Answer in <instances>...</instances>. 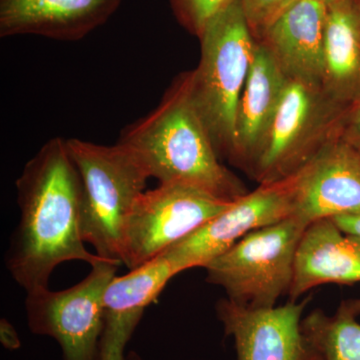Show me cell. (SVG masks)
Listing matches in <instances>:
<instances>
[{"instance_id": "cell-24", "label": "cell", "mask_w": 360, "mask_h": 360, "mask_svg": "<svg viewBox=\"0 0 360 360\" xmlns=\"http://www.w3.org/2000/svg\"><path fill=\"white\" fill-rule=\"evenodd\" d=\"M354 103V108L350 118V127L354 136H347L345 139L360 151V99Z\"/></svg>"}, {"instance_id": "cell-12", "label": "cell", "mask_w": 360, "mask_h": 360, "mask_svg": "<svg viewBox=\"0 0 360 360\" xmlns=\"http://www.w3.org/2000/svg\"><path fill=\"white\" fill-rule=\"evenodd\" d=\"M122 0H0V37L77 41L104 25Z\"/></svg>"}, {"instance_id": "cell-1", "label": "cell", "mask_w": 360, "mask_h": 360, "mask_svg": "<svg viewBox=\"0 0 360 360\" xmlns=\"http://www.w3.org/2000/svg\"><path fill=\"white\" fill-rule=\"evenodd\" d=\"M20 222L6 264L26 291L49 288L63 262L91 265L105 259L85 248L82 232V186L66 139L53 137L26 162L16 180Z\"/></svg>"}, {"instance_id": "cell-22", "label": "cell", "mask_w": 360, "mask_h": 360, "mask_svg": "<svg viewBox=\"0 0 360 360\" xmlns=\"http://www.w3.org/2000/svg\"><path fill=\"white\" fill-rule=\"evenodd\" d=\"M0 341L6 349L16 350L21 347L16 329L6 319L0 321Z\"/></svg>"}, {"instance_id": "cell-21", "label": "cell", "mask_w": 360, "mask_h": 360, "mask_svg": "<svg viewBox=\"0 0 360 360\" xmlns=\"http://www.w3.org/2000/svg\"><path fill=\"white\" fill-rule=\"evenodd\" d=\"M281 0H240L241 6L253 27H264Z\"/></svg>"}, {"instance_id": "cell-23", "label": "cell", "mask_w": 360, "mask_h": 360, "mask_svg": "<svg viewBox=\"0 0 360 360\" xmlns=\"http://www.w3.org/2000/svg\"><path fill=\"white\" fill-rule=\"evenodd\" d=\"M333 220L345 233L360 236V214L338 215Z\"/></svg>"}, {"instance_id": "cell-18", "label": "cell", "mask_w": 360, "mask_h": 360, "mask_svg": "<svg viewBox=\"0 0 360 360\" xmlns=\"http://www.w3.org/2000/svg\"><path fill=\"white\" fill-rule=\"evenodd\" d=\"M347 300L333 316L315 309L302 321V329L324 360H360V324Z\"/></svg>"}, {"instance_id": "cell-19", "label": "cell", "mask_w": 360, "mask_h": 360, "mask_svg": "<svg viewBox=\"0 0 360 360\" xmlns=\"http://www.w3.org/2000/svg\"><path fill=\"white\" fill-rule=\"evenodd\" d=\"M236 0H174V6L186 25L198 37L205 26Z\"/></svg>"}, {"instance_id": "cell-11", "label": "cell", "mask_w": 360, "mask_h": 360, "mask_svg": "<svg viewBox=\"0 0 360 360\" xmlns=\"http://www.w3.org/2000/svg\"><path fill=\"white\" fill-rule=\"evenodd\" d=\"M360 214V151L335 137L298 172L296 217L311 224Z\"/></svg>"}, {"instance_id": "cell-3", "label": "cell", "mask_w": 360, "mask_h": 360, "mask_svg": "<svg viewBox=\"0 0 360 360\" xmlns=\"http://www.w3.org/2000/svg\"><path fill=\"white\" fill-rule=\"evenodd\" d=\"M200 39V65L191 71V96L217 155L231 160L239 101L257 44L240 0L232 2L210 20Z\"/></svg>"}, {"instance_id": "cell-20", "label": "cell", "mask_w": 360, "mask_h": 360, "mask_svg": "<svg viewBox=\"0 0 360 360\" xmlns=\"http://www.w3.org/2000/svg\"><path fill=\"white\" fill-rule=\"evenodd\" d=\"M136 326L120 321L105 319L101 345V360H127L125 347Z\"/></svg>"}, {"instance_id": "cell-17", "label": "cell", "mask_w": 360, "mask_h": 360, "mask_svg": "<svg viewBox=\"0 0 360 360\" xmlns=\"http://www.w3.org/2000/svg\"><path fill=\"white\" fill-rule=\"evenodd\" d=\"M179 274L163 255L148 264L130 270L124 276H115L103 296L105 319L137 324L144 309L155 302L168 281Z\"/></svg>"}, {"instance_id": "cell-2", "label": "cell", "mask_w": 360, "mask_h": 360, "mask_svg": "<svg viewBox=\"0 0 360 360\" xmlns=\"http://www.w3.org/2000/svg\"><path fill=\"white\" fill-rule=\"evenodd\" d=\"M118 141L139 156L160 184H186L226 201L248 193L219 161L191 96V71L175 78L155 110L125 127Z\"/></svg>"}, {"instance_id": "cell-14", "label": "cell", "mask_w": 360, "mask_h": 360, "mask_svg": "<svg viewBox=\"0 0 360 360\" xmlns=\"http://www.w3.org/2000/svg\"><path fill=\"white\" fill-rule=\"evenodd\" d=\"M288 77L269 47L255 44L250 73L236 120V141L231 162L252 176L274 116L283 99Z\"/></svg>"}, {"instance_id": "cell-13", "label": "cell", "mask_w": 360, "mask_h": 360, "mask_svg": "<svg viewBox=\"0 0 360 360\" xmlns=\"http://www.w3.org/2000/svg\"><path fill=\"white\" fill-rule=\"evenodd\" d=\"M328 4L300 0L264 26V44L290 79L322 87Z\"/></svg>"}, {"instance_id": "cell-7", "label": "cell", "mask_w": 360, "mask_h": 360, "mask_svg": "<svg viewBox=\"0 0 360 360\" xmlns=\"http://www.w3.org/2000/svg\"><path fill=\"white\" fill-rule=\"evenodd\" d=\"M120 264L101 260L91 265L89 276L68 290L42 288L27 292L26 317L32 333L58 341L63 360H101L105 328L103 296Z\"/></svg>"}, {"instance_id": "cell-25", "label": "cell", "mask_w": 360, "mask_h": 360, "mask_svg": "<svg viewBox=\"0 0 360 360\" xmlns=\"http://www.w3.org/2000/svg\"><path fill=\"white\" fill-rule=\"evenodd\" d=\"M297 1H300V0H281V1L278 2V4H277L276 9H274V13L270 15L269 20H267L266 23H265V25H266L269 21L276 18L279 13H283L284 9L288 8V7L290 6L291 4H295V2ZM319 1L324 2V4H328L329 6V4H333V2L338 1V0H319Z\"/></svg>"}, {"instance_id": "cell-6", "label": "cell", "mask_w": 360, "mask_h": 360, "mask_svg": "<svg viewBox=\"0 0 360 360\" xmlns=\"http://www.w3.org/2000/svg\"><path fill=\"white\" fill-rule=\"evenodd\" d=\"M340 105L319 85L288 78L253 179L269 184L300 172L338 137L330 135L335 134Z\"/></svg>"}, {"instance_id": "cell-9", "label": "cell", "mask_w": 360, "mask_h": 360, "mask_svg": "<svg viewBox=\"0 0 360 360\" xmlns=\"http://www.w3.org/2000/svg\"><path fill=\"white\" fill-rule=\"evenodd\" d=\"M297 187L298 172L278 181L260 184L162 255L179 274L205 267L250 232L295 215Z\"/></svg>"}, {"instance_id": "cell-26", "label": "cell", "mask_w": 360, "mask_h": 360, "mask_svg": "<svg viewBox=\"0 0 360 360\" xmlns=\"http://www.w3.org/2000/svg\"><path fill=\"white\" fill-rule=\"evenodd\" d=\"M347 302L350 309L354 310L355 314H360V298H359V300H347Z\"/></svg>"}, {"instance_id": "cell-4", "label": "cell", "mask_w": 360, "mask_h": 360, "mask_svg": "<svg viewBox=\"0 0 360 360\" xmlns=\"http://www.w3.org/2000/svg\"><path fill=\"white\" fill-rule=\"evenodd\" d=\"M82 186V232L98 257L122 264L125 222L151 179L134 151L117 141L103 146L66 139Z\"/></svg>"}, {"instance_id": "cell-5", "label": "cell", "mask_w": 360, "mask_h": 360, "mask_svg": "<svg viewBox=\"0 0 360 360\" xmlns=\"http://www.w3.org/2000/svg\"><path fill=\"white\" fill-rule=\"evenodd\" d=\"M305 220L292 215L250 232L205 265L207 283L221 286L227 300L245 309L276 307L290 293L296 250Z\"/></svg>"}, {"instance_id": "cell-15", "label": "cell", "mask_w": 360, "mask_h": 360, "mask_svg": "<svg viewBox=\"0 0 360 360\" xmlns=\"http://www.w3.org/2000/svg\"><path fill=\"white\" fill-rule=\"evenodd\" d=\"M356 283H360V236L345 233L333 219L311 222L296 250L290 302L321 284Z\"/></svg>"}, {"instance_id": "cell-10", "label": "cell", "mask_w": 360, "mask_h": 360, "mask_svg": "<svg viewBox=\"0 0 360 360\" xmlns=\"http://www.w3.org/2000/svg\"><path fill=\"white\" fill-rule=\"evenodd\" d=\"M309 298L283 307L251 309L221 300L217 316L234 340L236 360H324L305 336L302 316Z\"/></svg>"}, {"instance_id": "cell-16", "label": "cell", "mask_w": 360, "mask_h": 360, "mask_svg": "<svg viewBox=\"0 0 360 360\" xmlns=\"http://www.w3.org/2000/svg\"><path fill=\"white\" fill-rule=\"evenodd\" d=\"M322 89L340 104L360 99V22L347 0L328 6Z\"/></svg>"}, {"instance_id": "cell-8", "label": "cell", "mask_w": 360, "mask_h": 360, "mask_svg": "<svg viewBox=\"0 0 360 360\" xmlns=\"http://www.w3.org/2000/svg\"><path fill=\"white\" fill-rule=\"evenodd\" d=\"M232 203L186 184H160L144 191L125 222L122 264L132 270L148 264Z\"/></svg>"}, {"instance_id": "cell-27", "label": "cell", "mask_w": 360, "mask_h": 360, "mask_svg": "<svg viewBox=\"0 0 360 360\" xmlns=\"http://www.w3.org/2000/svg\"><path fill=\"white\" fill-rule=\"evenodd\" d=\"M127 360H142L141 355L137 354L135 352H130L127 355Z\"/></svg>"}]
</instances>
